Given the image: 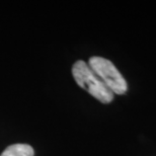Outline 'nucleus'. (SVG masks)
Wrapping results in <instances>:
<instances>
[{"mask_svg": "<svg viewBox=\"0 0 156 156\" xmlns=\"http://www.w3.org/2000/svg\"><path fill=\"white\" fill-rule=\"evenodd\" d=\"M72 74L81 88L85 89L89 94L102 104H110L114 99V93L108 88L86 62L82 60L75 62L72 67Z\"/></svg>", "mask_w": 156, "mask_h": 156, "instance_id": "f257e3e1", "label": "nucleus"}, {"mask_svg": "<svg viewBox=\"0 0 156 156\" xmlns=\"http://www.w3.org/2000/svg\"><path fill=\"white\" fill-rule=\"evenodd\" d=\"M88 65L114 94H124L127 91L126 80L112 61L95 56L89 59Z\"/></svg>", "mask_w": 156, "mask_h": 156, "instance_id": "f03ea898", "label": "nucleus"}, {"mask_svg": "<svg viewBox=\"0 0 156 156\" xmlns=\"http://www.w3.org/2000/svg\"><path fill=\"white\" fill-rule=\"evenodd\" d=\"M34 148L27 144H13L8 146L0 156H34Z\"/></svg>", "mask_w": 156, "mask_h": 156, "instance_id": "7ed1b4c3", "label": "nucleus"}]
</instances>
